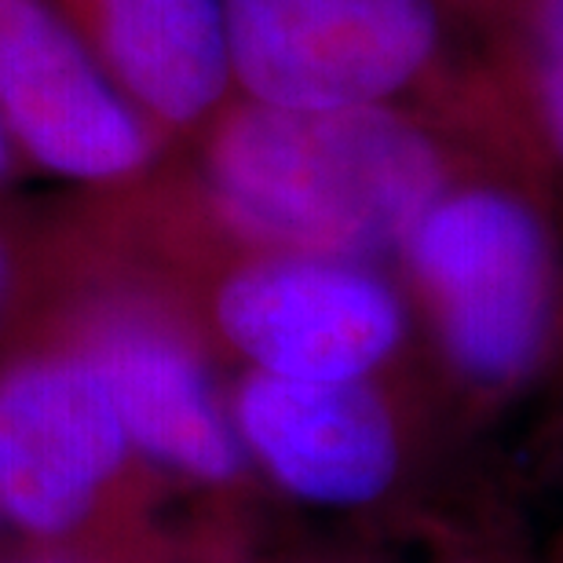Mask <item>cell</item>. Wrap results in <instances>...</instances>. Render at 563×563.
<instances>
[{"mask_svg": "<svg viewBox=\"0 0 563 563\" xmlns=\"http://www.w3.org/2000/svg\"><path fill=\"white\" fill-rule=\"evenodd\" d=\"M220 217L275 253L366 264L402 250L446 190L439 146L385 107L245 103L209 143Z\"/></svg>", "mask_w": 563, "mask_h": 563, "instance_id": "6da1fadb", "label": "cell"}, {"mask_svg": "<svg viewBox=\"0 0 563 563\" xmlns=\"http://www.w3.org/2000/svg\"><path fill=\"white\" fill-rule=\"evenodd\" d=\"M446 358L468 385L512 388L542 363L556 264L542 217L498 187L443 190L402 245Z\"/></svg>", "mask_w": 563, "mask_h": 563, "instance_id": "7a4b0ae2", "label": "cell"}, {"mask_svg": "<svg viewBox=\"0 0 563 563\" xmlns=\"http://www.w3.org/2000/svg\"><path fill=\"white\" fill-rule=\"evenodd\" d=\"M231 70L250 103L385 107L435 55V0H228Z\"/></svg>", "mask_w": 563, "mask_h": 563, "instance_id": "3957f363", "label": "cell"}, {"mask_svg": "<svg viewBox=\"0 0 563 563\" xmlns=\"http://www.w3.org/2000/svg\"><path fill=\"white\" fill-rule=\"evenodd\" d=\"M217 325L253 369L292 380H366L407 333L396 289L355 261L272 253L217 292Z\"/></svg>", "mask_w": 563, "mask_h": 563, "instance_id": "277c9868", "label": "cell"}, {"mask_svg": "<svg viewBox=\"0 0 563 563\" xmlns=\"http://www.w3.org/2000/svg\"><path fill=\"white\" fill-rule=\"evenodd\" d=\"M0 114L55 176L107 184L151 162L143 110L48 0H0Z\"/></svg>", "mask_w": 563, "mask_h": 563, "instance_id": "5b68a950", "label": "cell"}, {"mask_svg": "<svg viewBox=\"0 0 563 563\" xmlns=\"http://www.w3.org/2000/svg\"><path fill=\"white\" fill-rule=\"evenodd\" d=\"M129 450L118 402L85 352L26 358L0 377V512L22 531L70 534Z\"/></svg>", "mask_w": 563, "mask_h": 563, "instance_id": "8992f818", "label": "cell"}, {"mask_svg": "<svg viewBox=\"0 0 563 563\" xmlns=\"http://www.w3.org/2000/svg\"><path fill=\"white\" fill-rule=\"evenodd\" d=\"M234 432L282 490L311 505L355 509L396 483L399 428L369 380L242 377Z\"/></svg>", "mask_w": 563, "mask_h": 563, "instance_id": "52a82bcc", "label": "cell"}, {"mask_svg": "<svg viewBox=\"0 0 563 563\" xmlns=\"http://www.w3.org/2000/svg\"><path fill=\"white\" fill-rule=\"evenodd\" d=\"M85 355L103 374L132 446L198 483L239 476L245 446L176 330L146 314H114L92 330Z\"/></svg>", "mask_w": 563, "mask_h": 563, "instance_id": "ba28073f", "label": "cell"}, {"mask_svg": "<svg viewBox=\"0 0 563 563\" xmlns=\"http://www.w3.org/2000/svg\"><path fill=\"white\" fill-rule=\"evenodd\" d=\"M92 22L121 92L165 125L206 118L234 81L228 0H92Z\"/></svg>", "mask_w": 563, "mask_h": 563, "instance_id": "9c48e42d", "label": "cell"}, {"mask_svg": "<svg viewBox=\"0 0 563 563\" xmlns=\"http://www.w3.org/2000/svg\"><path fill=\"white\" fill-rule=\"evenodd\" d=\"M534 88L545 136L563 162V0L534 8Z\"/></svg>", "mask_w": 563, "mask_h": 563, "instance_id": "30bf717a", "label": "cell"}, {"mask_svg": "<svg viewBox=\"0 0 563 563\" xmlns=\"http://www.w3.org/2000/svg\"><path fill=\"white\" fill-rule=\"evenodd\" d=\"M11 132H8V125H4V114H0V179L8 176V168H11Z\"/></svg>", "mask_w": 563, "mask_h": 563, "instance_id": "8fae6325", "label": "cell"}, {"mask_svg": "<svg viewBox=\"0 0 563 563\" xmlns=\"http://www.w3.org/2000/svg\"><path fill=\"white\" fill-rule=\"evenodd\" d=\"M4 286H8V253L4 242H0V297H4Z\"/></svg>", "mask_w": 563, "mask_h": 563, "instance_id": "7c38bea8", "label": "cell"}, {"mask_svg": "<svg viewBox=\"0 0 563 563\" xmlns=\"http://www.w3.org/2000/svg\"><path fill=\"white\" fill-rule=\"evenodd\" d=\"M44 563H63V560H44Z\"/></svg>", "mask_w": 563, "mask_h": 563, "instance_id": "4fadbf2b", "label": "cell"}]
</instances>
